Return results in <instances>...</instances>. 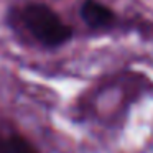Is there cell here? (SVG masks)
Here are the masks:
<instances>
[{"mask_svg": "<svg viewBox=\"0 0 153 153\" xmlns=\"http://www.w3.org/2000/svg\"><path fill=\"white\" fill-rule=\"evenodd\" d=\"M22 22L30 35L46 48H58L73 38L74 30L56 10L41 2H31L22 8Z\"/></svg>", "mask_w": 153, "mask_h": 153, "instance_id": "cell-1", "label": "cell"}, {"mask_svg": "<svg viewBox=\"0 0 153 153\" xmlns=\"http://www.w3.org/2000/svg\"><path fill=\"white\" fill-rule=\"evenodd\" d=\"M79 15L92 30H109L117 23V13L100 0H84L79 7Z\"/></svg>", "mask_w": 153, "mask_h": 153, "instance_id": "cell-2", "label": "cell"}, {"mask_svg": "<svg viewBox=\"0 0 153 153\" xmlns=\"http://www.w3.org/2000/svg\"><path fill=\"white\" fill-rule=\"evenodd\" d=\"M10 153H38L33 145L20 135H10Z\"/></svg>", "mask_w": 153, "mask_h": 153, "instance_id": "cell-3", "label": "cell"}]
</instances>
